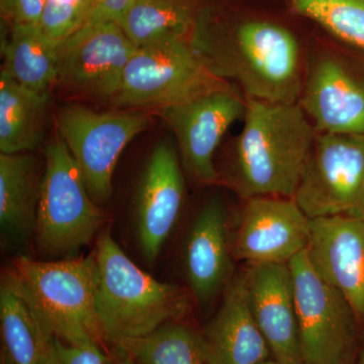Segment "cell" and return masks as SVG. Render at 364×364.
<instances>
[{
	"mask_svg": "<svg viewBox=\"0 0 364 364\" xmlns=\"http://www.w3.org/2000/svg\"><path fill=\"white\" fill-rule=\"evenodd\" d=\"M36 215V243L43 254L74 258L100 231L105 215L95 203L85 176L61 138L45 151Z\"/></svg>",
	"mask_w": 364,
	"mask_h": 364,
	"instance_id": "cell-6",
	"label": "cell"
},
{
	"mask_svg": "<svg viewBox=\"0 0 364 364\" xmlns=\"http://www.w3.org/2000/svg\"><path fill=\"white\" fill-rule=\"evenodd\" d=\"M97 282L92 253L57 261L20 255L11 261L2 284L25 299L57 339L79 346L102 339L95 314Z\"/></svg>",
	"mask_w": 364,
	"mask_h": 364,
	"instance_id": "cell-4",
	"label": "cell"
},
{
	"mask_svg": "<svg viewBox=\"0 0 364 364\" xmlns=\"http://www.w3.org/2000/svg\"><path fill=\"white\" fill-rule=\"evenodd\" d=\"M244 274L251 313L272 358L280 364H306L289 263L249 265Z\"/></svg>",
	"mask_w": 364,
	"mask_h": 364,
	"instance_id": "cell-15",
	"label": "cell"
},
{
	"mask_svg": "<svg viewBox=\"0 0 364 364\" xmlns=\"http://www.w3.org/2000/svg\"><path fill=\"white\" fill-rule=\"evenodd\" d=\"M358 364H364V347L361 349L360 353H359Z\"/></svg>",
	"mask_w": 364,
	"mask_h": 364,
	"instance_id": "cell-31",
	"label": "cell"
},
{
	"mask_svg": "<svg viewBox=\"0 0 364 364\" xmlns=\"http://www.w3.org/2000/svg\"><path fill=\"white\" fill-rule=\"evenodd\" d=\"M186 198V181L176 148L157 144L139 184L136 221L139 245L148 263L154 262L176 226Z\"/></svg>",
	"mask_w": 364,
	"mask_h": 364,
	"instance_id": "cell-14",
	"label": "cell"
},
{
	"mask_svg": "<svg viewBox=\"0 0 364 364\" xmlns=\"http://www.w3.org/2000/svg\"><path fill=\"white\" fill-rule=\"evenodd\" d=\"M261 364H280L279 363H277V360H275L274 358H269L267 359V360H265L264 363H262Z\"/></svg>",
	"mask_w": 364,
	"mask_h": 364,
	"instance_id": "cell-32",
	"label": "cell"
},
{
	"mask_svg": "<svg viewBox=\"0 0 364 364\" xmlns=\"http://www.w3.org/2000/svg\"><path fill=\"white\" fill-rule=\"evenodd\" d=\"M40 186L33 156L0 154V227L9 243H25L35 231Z\"/></svg>",
	"mask_w": 364,
	"mask_h": 364,
	"instance_id": "cell-20",
	"label": "cell"
},
{
	"mask_svg": "<svg viewBox=\"0 0 364 364\" xmlns=\"http://www.w3.org/2000/svg\"><path fill=\"white\" fill-rule=\"evenodd\" d=\"M203 0H134L119 26L136 48L191 38Z\"/></svg>",
	"mask_w": 364,
	"mask_h": 364,
	"instance_id": "cell-23",
	"label": "cell"
},
{
	"mask_svg": "<svg viewBox=\"0 0 364 364\" xmlns=\"http://www.w3.org/2000/svg\"><path fill=\"white\" fill-rule=\"evenodd\" d=\"M155 112L173 131L188 176L203 186L221 183L215 151L230 127L245 116L246 98L241 91L217 90Z\"/></svg>",
	"mask_w": 364,
	"mask_h": 364,
	"instance_id": "cell-11",
	"label": "cell"
},
{
	"mask_svg": "<svg viewBox=\"0 0 364 364\" xmlns=\"http://www.w3.org/2000/svg\"><path fill=\"white\" fill-rule=\"evenodd\" d=\"M200 334L205 364H261L272 358L251 313L244 272L228 286L221 306Z\"/></svg>",
	"mask_w": 364,
	"mask_h": 364,
	"instance_id": "cell-17",
	"label": "cell"
},
{
	"mask_svg": "<svg viewBox=\"0 0 364 364\" xmlns=\"http://www.w3.org/2000/svg\"><path fill=\"white\" fill-rule=\"evenodd\" d=\"M341 364H355V358L348 359V360L344 361V363Z\"/></svg>",
	"mask_w": 364,
	"mask_h": 364,
	"instance_id": "cell-33",
	"label": "cell"
},
{
	"mask_svg": "<svg viewBox=\"0 0 364 364\" xmlns=\"http://www.w3.org/2000/svg\"><path fill=\"white\" fill-rule=\"evenodd\" d=\"M232 257L249 265L289 263L305 251L311 220L294 198L255 196L243 200Z\"/></svg>",
	"mask_w": 364,
	"mask_h": 364,
	"instance_id": "cell-13",
	"label": "cell"
},
{
	"mask_svg": "<svg viewBox=\"0 0 364 364\" xmlns=\"http://www.w3.org/2000/svg\"><path fill=\"white\" fill-rule=\"evenodd\" d=\"M310 39L299 98L318 133L364 134V51L323 32Z\"/></svg>",
	"mask_w": 364,
	"mask_h": 364,
	"instance_id": "cell-7",
	"label": "cell"
},
{
	"mask_svg": "<svg viewBox=\"0 0 364 364\" xmlns=\"http://www.w3.org/2000/svg\"><path fill=\"white\" fill-rule=\"evenodd\" d=\"M241 133L232 144L223 182L242 200L294 198L318 132L299 102L246 98Z\"/></svg>",
	"mask_w": 364,
	"mask_h": 364,
	"instance_id": "cell-2",
	"label": "cell"
},
{
	"mask_svg": "<svg viewBox=\"0 0 364 364\" xmlns=\"http://www.w3.org/2000/svg\"><path fill=\"white\" fill-rule=\"evenodd\" d=\"M117 349V354L112 358V364H132L130 358L124 353L123 351Z\"/></svg>",
	"mask_w": 364,
	"mask_h": 364,
	"instance_id": "cell-30",
	"label": "cell"
},
{
	"mask_svg": "<svg viewBox=\"0 0 364 364\" xmlns=\"http://www.w3.org/2000/svg\"><path fill=\"white\" fill-rule=\"evenodd\" d=\"M49 93L21 85L4 69L0 73V151L28 153L43 140Z\"/></svg>",
	"mask_w": 364,
	"mask_h": 364,
	"instance_id": "cell-21",
	"label": "cell"
},
{
	"mask_svg": "<svg viewBox=\"0 0 364 364\" xmlns=\"http://www.w3.org/2000/svg\"><path fill=\"white\" fill-rule=\"evenodd\" d=\"M47 0H0L1 16L14 25H39Z\"/></svg>",
	"mask_w": 364,
	"mask_h": 364,
	"instance_id": "cell-27",
	"label": "cell"
},
{
	"mask_svg": "<svg viewBox=\"0 0 364 364\" xmlns=\"http://www.w3.org/2000/svg\"><path fill=\"white\" fill-rule=\"evenodd\" d=\"M219 77L248 100L299 102L310 39L282 21L257 14L221 18L203 6L191 36Z\"/></svg>",
	"mask_w": 364,
	"mask_h": 364,
	"instance_id": "cell-1",
	"label": "cell"
},
{
	"mask_svg": "<svg viewBox=\"0 0 364 364\" xmlns=\"http://www.w3.org/2000/svg\"><path fill=\"white\" fill-rule=\"evenodd\" d=\"M98 268L95 314L102 339L112 344L142 338L188 312L184 287L153 279L105 233L95 250Z\"/></svg>",
	"mask_w": 364,
	"mask_h": 364,
	"instance_id": "cell-3",
	"label": "cell"
},
{
	"mask_svg": "<svg viewBox=\"0 0 364 364\" xmlns=\"http://www.w3.org/2000/svg\"><path fill=\"white\" fill-rule=\"evenodd\" d=\"M136 50L117 23L80 26L57 46V83L111 102Z\"/></svg>",
	"mask_w": 364,
	"mask_h": 364,
	"instance_id": "cell-12",
	"label": "cell"
},
{
	"mask_svg": "<svg viewBox=\"0 0 364 364\" xmlns=\"http://www.w3.org/2000/svg\"><path fill=\"white\" fill-rule=\"evenodd\" d=\"M2 364H58L57 338L30 305L6 284L0 289Z\"/></svg>",
	"mask_w": 364,
	"mask_h": 364,
	"instance_id": "cell-19",
	"label": "cell"
},
{
	"mask_svg": "<svg viewBox=\"0 0 364 364\" xmlns=\"http://www.w3.org/2000/svg\"><path fill=\"white\" fill-rule=\"evenodd\" d=\"M56 128L85 176L95 202L112 193V174L124 148L149 127L146 112H97L68 104L56 114Z\"/></svg>",
	"mask_w": 364,
	"mask_h": 364,
	"instance_id": "cell-10",
	"label": "cell"
},
{
	"mask_svg": "<svg viewBox=\"0 0 364 364\" xmlns=\"http://www.w3.org/2000/svg\"><path fill=\"white\" fill-rule=\"evenodd\" d=\"M294 200L310 220L364 221V134L318 133Z\"/></svg>",
	"mask_w": 364,
	"mask_h": 364,
	"instance_id": "cell-8",
	"label": "cell"
},
{
	"mask_svg": "<svg viewBox=\"0 0 364 364\" xmlns=\"http://www.w3.org/2000/svg\"><path fill=\"white\" fill-rule=\"evenodd\" d=\"M57 46L40 25L11 26L1 42L2 69L28 90L49 93L58 78Z\"/></svg>",
	"mask_w": 364,
	"mask_h": 364,
	"instance_id": "cell-22",
	"label": "cell"
},
{
	"mask_svg": "<svg viewBox=\"0 0 364 364\" xmlns=\"http://www.w3.org/2000/svg\"><path fill=\"white\" fill-rule=\"evenodd\" d=\"M58 364H112V358L100 350L97 342L70 345L57 339Z\"/></svg>",
	"mask_w": 364,
	"mask_h": 364,
	"instance_id": "cell-29",
	"label": "cell"
},
{
	"mask_svg": "<svg viewBox=\"0 0 364 364\" xmlns=\"http://www.w3.org/2000/svg\"><path fill=\"white\" fill-rule=\"evenodd\" d=\"M233 87L186 38L136 48L111 102L119 109L158 111Z\"/></svg>",
	"mask_w": 364,
	"mask_h": 364,
	"instance_id": "cell-5",
	"label": "cell"
},
{
	"mask_svg": "<svg viewBox=\"0 0 364 364\" xmlns=\"http://www.w3.org/2000/svg\"><path fill=\"white\" fill-rule=\"evenodd\" d=\"M289 265L305 363L341 364L355 358L358 323L343 294L318 275L306 249Z\"/></svg>",
	"mask_w": 364,
	"mask_h": 364,
	"instance_id": "cell-9",
	"label": "cell"
},
{
	"mask_svg": "<svg viewBox=\"0 0 364 364\" xmlns=\"http://www.w3.org/2000/svg\"><path fill=\"white\" fill-rule=\"evenodd\" d=\"M291 9L323 32L364 51V0H287Z\"/></svg>",
	"mask_w": 364,
	"mask_h": 364,
	"instance_id": "cell-25",
	"label": "cell"
},
{
	"mask_svg": "<svg viewBox=\"0 0 364 364\" xmlns=\"http://www.w3.org/2000/svg\"><path fill=\"white\" fill-rule=\"evenodd\" d=\"M228 210L221 196H213L196 215L184 249V269L191 293L207 306L219 294L231 273Z\"/></svg>",
	"mask_w": 364,
	"mask_h": 364,
	"instance_id": "cell-18",
	"label": "cell"
},
{
	"mask_svg": "<svg viewBox=\"0 0 364 364\" xmlns=\"http://www.w3.org/2000/svg\"><path fill=\"white\" fill-rule=\"evenodd\" d=\"M88 0H47L40 26L59 44L82 26Z\"/></svg>",
	"mask_w": 364,
	"mask_h": 364,
	"instance_id": "cell-26",
	"label": "cell"
},
{
	"mask_svg": "<svg viewBox=\"0 0 364 364\" xmlns=\"http://www.w3.org/2000/svg\"><path fill=\"white\" fill-rule=\"evenodd\" d=\"M133 1L134 0H88L87 11L82 26L105 23L119 25Z\"/></svg>",
	"mask_w": 364,
	"mask_h": 364,
	"instance_id": "cell-28",
	"label": "cell"
},
{
	"mask_svg": "<svg viewBox=\"0 0 364 364\" xmlns=\"http://www.w3.org/2000/svg\"><path fill=\"white\" fill-rule=\"evenodd\" d=\"M114 347L123 351L132 364H205L200 333L181 321Z\"/></svg>",
	"mask_w": 364,
	"mask_h": 364,
	"instance_id": "cell-24",
	"label": "cell"
},
{
	"mask_svg": "<svg viewBox=\"0 0 364 364\" xmlns=\"http://www.w3.org/2000/svg\"><path fill=\"white\" fill-rule=\"evenodd\" d=\"M309 258L316 272L336 287L364 323V221L336 215L311 220Z\"/></svg>",
	"mask_w": 364,
	"mask_h": 364,
	"instance_id": "cell-16",
	"label": "cell"
}]
</instances>
